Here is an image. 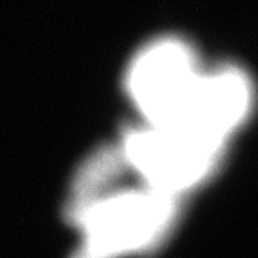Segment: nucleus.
Returning <instances> with one entry per match:
<instances>
[{"mask_svg":"<svg viewBox=\"0 0 258 258\" xmlns=\"http://www.w3.org/2000/svg\"><path fill=\"white\" fill-rule=\"evenodd\" d=\"M126 171L114 146L90 156L78 171L69 216L78 229L73 258H121L157 246L177 216V196L148 185L115 188Z\"/></svg>","mask_w":258,"mask_h":258,"instance_id":"f257e3e1","label":"nucleus"},{"mask_svg":"<svg viewBox=\"0 0 258 258\" xmlns=\"http://www.w3.org/2000/svg\"><path fill=\"white\" fill-rule=\"evenodd\" d=\"M126 171L154 190L173 196L206 179L216 167L224 143L183 127L142 123L117 145Z\"/></svg>","mask_w":258,"mask_h":258,"instance_id":"f03ea898","label":"nucleus"},{"mask_svg":"<svg viewBox=\"0 0 258 258\" xmlns=\"http://www.w3.org/2000/svg\"><path fill=\"white\" fill-rule=\"evenodd\" d=\"M202 70L191 45L174 36L143 45L129 61L124 77L127 97L143 123L176 124Z\"/></svg>","mask_w":258,"mask_h":258,"instance_id":"7ed1b4c3","label":"nucleus"},{"mask_svg":"<svg viewBox=\"0 0 258 258\" xmlns=\"http://www.w3.org/2000/svg\"><path fill=\"white\" fill-rule=\"evenodd\" d=\"M253 90L249 77L238 67L202 70L179 121L201 137L223 142L241 124L252 109Z\"/></svg>","mask_w":258,"mask_h":258,"instance_id":"20e7f679","label":"nucleus"}]
</instances>
